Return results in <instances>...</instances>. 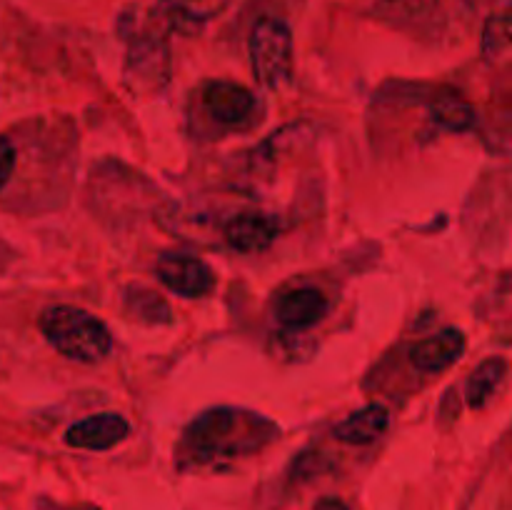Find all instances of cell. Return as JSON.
I'll list each match as a JSON object with an SVG mask.
<instances>
[{
  "instance_id": "obj_2",
  "label": "cell",
  "mask_w": 512,
  "mask_h": 510,
  "mask_svg": "<svg viewBox=\"0 0 512 510\" xmlns=\"http://www.w3.org/2000/svg\"><path fill=\"white\" fill-rule=\"evenodd\" d=\"M40 330L60 355L78 363H98L110 353V345H113L103 320L75 305H53L43 310Z\"/></svg>"
},
{
  "instance_id": "obj_3",
  "label": "cell",
  "mask_w": 512,
  "mask_h": 510,
  "mask_svg": "<svg viewBox=\"0 0 512 510\" xmlns=\"http://www.w3.org/2000/svg\"><path fill=\"white\" fill-rule=\"evenodd\" d=\"M250 63L260 85L280 88L293 70V33L278 18H260L250 30Z\"/></svg>"
},
{
  "instance_id": "obj_7",
  "label": "cell",
  "mask_w": 512,
  "mask_h": 510,
  "mask_svg": "<svg viewBox=\"0 0 512 510\" xmlns=\"http://www.w3.org/2000/svg\"><path fill=\"white\" fill-rule=\"evenodd\" d=\"M465 353V335L458 328H445L410 348V363L423 373H440L458 363Z\"/></svg>"
},
{
  "instance_id": "obj_15",
  "label": "cell",
  "mask_w": 512,
  "mask_h": 510,
  "mask_svg": "<svg viewBox=\"0 0 512 510\" xmlns=\"http://www.w3.org/2000/svg\"><path fill=\"white\" fill-rule=\"evenodd\" d=\"M315 510H350V508L338 498H323V500H318Z\"/></svg>"
},
{
  "instance_id": "obj_6",
  "label": "cell",
  "mask_w": 512,
  "mask_h": 510,
  "mask_svg": "<svg viewBox=\"0 0 512 510\" xmlns=\"http://www.w3.org/2000/svg\"><path fill=\"white\" fill-rule=\"evenodd\" d=\"M128 430V420L118 413L90 415V418L70 425L68 433H65V443L83 450H108L118 445L120 440H125Z\"/></svg>"
},
{
  "instance_id": "obj_1",
  "label": "cell",
  "mask_w": 512,
  "mask_h": 510,
  "mask_svg": "<svg viewBox=\"0 0 512 510\" xmlns=\"http://www.w3.org/2000/svg\"><path fill=\"white\" fill-rule=\"evenodd\" d=\"M273 438V425L253 413L235 408H215L193 420L185 430L180 455L190 463H210L223 455L253 453Z\"/></svg>"
},
{
  "instance_id": "obj_12",
  "label": "cell",
  "mask_w": 512,
  "mask_h": 510,
  "mask_svg": "<svg viewBox=\"0 0 512 510\" xmlns=\"http://www.w3.org/2000/svg\"><path fill=\"white\" fill-rule=\"evenodd\" d=\"M433 118L440 128L445 130H453V133H463V130H470L475 125V110L473 105L468 103L465 98L460 95L448 93V95H440L438 100L433 103Z\"/></svg>"
},
{
  "instance_id": "obj_16",
  "label": "cell",
  "mask_w": 512,
  "mask_h": 510,
  "mask_svg": "<svg viewBox=\"0 0 512 510\" xmlns=\"http://www.w3.org/2000/svg\"><path fill=\"white\" fill-rule=\"evenodd\" d=\"M55 510H100L95 505H80V508H55Z\"/></svg>"
},
{
  "instance_id": "obj_8",
  "label": "cell",
  "mask_w": 512,
  "mask_h": 510,
  "mask_svg": "<svg viewBox=\"0 0 512 510\" xmlns=\"http://www.w3.org/2000/svg\"><path fill=\"white\" fill-rule=\"evenodd\" d=\"M328 313V300L315 288H298L283 293L273 305V315L283 328L303 330L320 323Z\"/></svg>"
},
{
  "instance_id": "obj_4",
  "label": "cell",
  "mask_w": 512,
  "mask_h": 510,
  "mask_svg": "<svg viewBox=\"0 0 512 510\" xmlns=\"http://www.w3.org/2000/svg\"><path fill=\"white\" fill-rule=\"evenodd\" d=\"M158 280L183 298H205L213 293L215 275L205 260L188 253H165L155 263Z\"/></svg>"
},
{
  "instance_id": "obj_9",
  "label": "cell",
  "mask_w": 512,
  "mask_h": 510,
  "mask_svg": "<svg viewBox=\"0 0 512 510\" xmlns=\"http://www.w3.org/2000/svg\"><path fill=\"white\" fill-rule=\"evenodd\" d=\"M278 238V223L268 215L260 213H245L238 215L225 228V240L230 248L240 250V253H260L273 245Z\"/></svg>"
},
{
  "instance_id": "obj_11",
  "label": "cell",
  "mask_w": 512,
  "mask_h": 510,
  "mask_svg": "<svg viewBox=\"0 0 512 510\" xmlns=\"http://www.w3.org/2000/svg\"><path fill=\"white\" fill-rule=\"evenodd\" d=\"M505 373H508V363L503 358H488L475 368V373L468 380V405L470 408H483L495 390L503 383Z\"/></svg>"
},
{
  "instance_id": "obj_14",
  "label": "cell",
  "mask_w": 512,
  "mask_h": 510,
  "mask_svg": "<svg viewBox=\"0 0 512 510\" xmlns=\"http://www.w3.org/2000/svg\"><path fill=\"white\" fill-rule=\"evenodd\" d=\"M15 168V148L8 138L0 135V190L8 185L10 175H13Z\"/></svg>"
},
{
  "instance_id": "obj_13",
  "label": "cell",
  "mask_w": 512,
  "mask_h": 510,
  "mask_svg": "<svg viewBox=\"0 0 512 510\" xmlns=\"http://www.w3.org/2000/svg\"><path fill=\"white\" fill-rule=\"evenodd\" d=\"M512 45V15L500 13L485 23L483 50L485 55H500Z\"/></svg>"
},
{
  "instance_id": "obj_10",
  "label": "cell",
  "mask_w": 512,
  "mask_h": 510,
  "mask_svg": "<svg viewBox=\"0 0 512 510\" xmlns=\"http://www.w3.org/2000/svg\"><path fill=\"white\" fill-rule=\"evenodd\" d=\"M388 428V410L383 405H365L335 428V438L350 445H368Z\"/></svg>"
},
{
  "instance_id": "obj_5",
  "label": "cell",
  "mask_w": 512,
  "mask_h": 510,
  "mask_svg": "<svg viewBox=\"0 0 512 510\" xmlns=\"http://www.w3.org/2000/svg\"><path fill=\"white\" fill-rule=\"evenodd\" d=\"M203 105L210 118L218 120L225 128H245L253 120L255 98L248 88L238 83L215 80L203 88Z\"/></svg>"
}]
</instances>
